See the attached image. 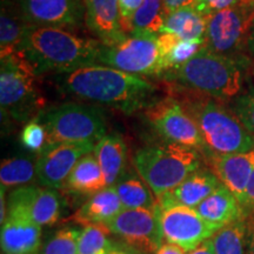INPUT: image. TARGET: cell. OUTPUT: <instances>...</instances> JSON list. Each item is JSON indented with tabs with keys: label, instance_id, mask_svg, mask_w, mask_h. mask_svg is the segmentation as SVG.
<instances>
[{
	"label": "cell",
	"instance_id": "32",
	"mask_svg": "<svg viewBox=\"0 0 254 254\" xmlns=\"http://www.w3.org/2000/svg\"><path fill=\"white\" fill-rule=\"evenodd\" d=\"M81 230L64 227L43 244L40 254H78V239Z\"/></svg>",
	"mask_w": 254,
	"mask_h": 254
},
{
	"label": "cell",
	"instance_id": "8",
	"mask_svg": "<svg viewBox=\"0 0 254 254\" xmlns=\"http://www.w3.org/2000/svg\"><path fill=\"white\" fill-rule=\"evenodd\" d=\"M254 21V0L222 9L208 18L206 46L219 55L243 60L251 27Z\"/></svg>",
	"mask_w": 254,
	"mask_h": 254
},
{
	"label": "cell",
	"instance_id": "25",
	"mask_svg": "<svg viewBox=\"0 0 254 254\" xmlns=\"http://www.w3.org/2000/svg\"><path fill=\"white\" fill-rule=\"evenodd\" d=\"M208 18L195 7L178 9L167 13L161 34H173L183 40H206Z\"/></svg>",
	"mask_w": 254,
	"mask_h": 254
},
{
	"label": "cell",
	"instance_id": "33",
	"mask_svg": "<svg viewBox=\"0 0 254 254\" xmlns=\"http://www.w3.org/2000/svg\"><path fill=\"white\" fill-rule=\"evenodd\" d=\"M228 107L254 136V84H250L246 90H243L240 94L233 98Z\"/></svg>",
	"mask_w": 254,
	"mask_h": 254
},
{
	"label": "cell",
	"instance_id": "19",
	"mask_svg": "<svg viewBox=\"0 0 254 254\" xmlns=\"http://www.w3.org/2000/svg\"><path fill=\"white\" fill-rule=\"evenodd\" d=\"M41 226L24 215H7L1 225L2 254H40Z\"/></svg>",
	"mask_w": 254,
	"mask_h": 254
},
{
	"label": "cell",
	"instance_id": "17",
	"mask_svg": "<svg viewBox=\"0 0 254 254\" xmlns=\"http://www.w3.org/2000/svg\"><path fill=\"white\" fill-rule=\"evenodd\" d=\"M220 185L221 183L211 170L200 168L196 172L190 174L180 185L155 199L160 209L172 207L195 209Z\"/></svg>",
	"mask_w": 254,
	"mask_h": 254
},
{
	"label": "cell",
	"instance_id": "16",
	"mask_svg": "<svg viewBox=\"0 0 254 254\" xmlns=\"http://www.w3.org/2000/svg\"><path fill=\"white\" fill-rule=\"evenodd\" d=\"M208 166L225 187L233 193L240 206L245 199L246 190L254 170V148L245 153H206Z\"/></svg>",
	"mask_w": 254,
	"mask_h": 254
},
{
	"label": "cell",
	"instance_id": "24",
	"mask_svg": "<svg viewBox=\"0 0 254 254\" xmlns=\"http://www.w3.org/2000/svg\"><path fill=\"white\" fill-rule=\"evenodd\" d=\"M63 189L69 193L93 195L106 189V182L94 153L82 157L73 168Z\"/></svg>",
	"mask_w": 254,
	"mask_h": 254
},
{
	"label": "cell",
	"instance_id": "28",
	"mask_svg": "<svg viewBox=\"0 0 254 254\" xmlns=\"http://www.w3.org/2000/svg\"><path fill=\"white\" fill-rule=\"evenodd\" d=\"M249 228L246 218L243 217L215 232L211 238L214 254H247Z\"/></svg>",
	"mask_w": 254,
	"mask_h": 254
},
{
	"label": "cell",
	"instance_id": "31",
	"mask_svg": "<svg viewBox=\"0 0 254 254\" xmlns=\"http://www.w3.org/2000/svg\"><path fill=\"white\" fill-rule=\"evenodd\" d=\"M111 231L106 225L84 226L78 239V254H104L114 244L109 239Z\"/></svg>",
	"mask_w": 254,
	"mask_h": 254
},
{
	"label": "cell",
	"instance_id": "2",
	"mask_svg": "<svg viewBox=\"0 0 254 254\" xmlns=\"http://www.w3.org/2000/svg\"><path fill=\"white\" fill-rule=\"evenodd\" d=\"M101 46L98 39L78 37L65 28L31 26L18 53L38 77L47 73L64 74L97 65Z\"/></svg>",
	"mask_w": 254,
	"mask_h": 254
},
{
	"label": "cell",
	"instance_id": "38",
	"mask_svg": "<svg viewBox=\"0 0 254 254\" xmlns=\"http://www.w3.org/2000/svg\"><path fill=\"white\" fill-rule=\"evenodd\" d=\"M196 1L198 0H163V4L167 13H171L182 8L195 7Z\"/></svg>",
	"mask_w": 254,
	"mask_h": 254
},
{
	"label": "cell",
	"instance_id": "14",
	"mask_svg": "<svg viewBox=\"0 0 254 254\" xmlns=\"http://www.w3.org/2000/svg\"><path fill=\"white\" fill-rule=\"evenodd\" d=\"M62 213V199L57 190L39 186L14 189L8 196L7 215H24L39 226H52Z\"/></svg>",
	"mask_w": 254,
	"mask_h": 254
},
{
	"label": "cell",
	"instance_id": "11",
	"mask_svg": "<svg viewBox=\"0 0 254 254\" xmlns=\"http://www.w3.org/2000/svg\"><path fill=\"white\" fill-rule=\"evenodd\" d=\"M160 212L158 204L154 208H124L106 226L127 246L145 254L155 253L164 243Z\"/></svg>",
	"mask_w": 254,
	"mask_h": 254
},
{
	"label": "cell",
	"instance_id": "41",
	"mask_svg": "<svg viewBox=\"0 0 254 254\" xmlns=\"http://www.w3.org/2000/svg\"><path fill=\"white\" fill-rule=\"evenodd\" d=\"M189 254H214L213 251V246H212L211 239L206 240L205 243H202L198 249H195L192 252H190Z\"/></svg>",
	"mask_w": 254,
	"mask_h": 254
},
{
	"label": "cell",
	"instance_id": "21",
	"mask_svg": "<svg viewBox=\"0 0 254 254\" xmlns=\"http://www.w3.org/2000/svg\"><path fill=\"white\" fill-rule=\"evenodd\" d=\"M94 155L103 171L106 187H114L124 178L127 147L119 133L106 134L95 144Z\"/></svg>",
	"mask_w": 254,
	"mask_h": 254
},
{
	"label": "cell",
	"instance_id": "20",
	"mask_svg": "<svg viewBox=\"0 0 254 254\" xmlns=\"http://www.w3.org/2000/svg\"><path fill=\"white\" fill-rule=\"evenodd\" d=\"M124 209L114 187H106L91 195L68 221L78 225H106Z\"/></svg>",
	"mask_w": 254,
	"mask_h": 254
},
{
	"label": "cell",
	"instance_id": "40",
	"mask_svg": "<svg viewBox=\"0 0 254 254\" xmlns=\"http://www.w3.org/2000/svg\"><path fill=\"white\" fill-rule=\"evenodd\" d=\"M6 189L4 186L0 187V224H4L7 219V202L5 199Z\"/></svg>",
	"mask_w": 254,
	"mask_h": 254
},
{
	"label": "cell",
	"instance_id": "39",
	"mask_svg": "<svg viewBox=\"0 0 254 254\" xmlns=\"http://www.w3.org/2000/svg\"><path fill=\"white\" fill-rule=\"evenodd\" d=\"M184 249L180 246L174 245L171 243H163V245L159 247V250L155 252V254H189Z\"/></svg>",
	"mask_w": 254,
	"mask_h": 254
},
{
	"label": "cell",
	"instance_id": "4",
	"mask_svg": "<svg viewBox=\"0 0 254 254\" xmlns=\"http://www.w3.org/2000/svg\"><path fill=\"white\" fill-rule=\"evenodd\" d=\"M243 60L219 55L205 45L184 65L168 69L160 77L167 84L226 101L243 91Z\"/></svg>",
	"mask_w": 254,
	"mask_h": 254
},
{
	"label": "cell",
	"instance_id": "13",
	"mask_svg": "<svg viewBox=\"0 0 254 254\" xmlns=\"http://www.w3.org/2000/svg\"><path fill=\"white\" fill-rule=\"evenodd\" d=\"M160 225L164 241L180 246L187 252L198 249L220 230L200 217L194 208L189 207L161 209Z\"/></svg>",
	"mask_w": 254,
	"mask_h": 254
},
{
	"label": "cell",
	"instance_id": "36",
	"mask_svg": "<svg viewBox=\"0 0 254 254\" xmlns=\"http://www.w3.org/2000/svg\"><path fill=\"white\" fill-rule=\"evenodd\" d=\"M240 1L241 0H198L195 9L206 17H211L212 14L220 12L222 9L236 6Z\"/></svg>",
	"mask_w": 254,
	"mask_h": 254
},
{
	"label": "cell",
	"instance_id": "7",
	"mask_svg": "<svg viewBox=\"0 0 254 254\" xmlns=\"http://www.w3.org/2000/svg\"><path fill=\"white\" fill-rule=\"evenodd\" d=\"M45 127L47 144L91 142L106 135V117L100 107L81 103H63L44 109L36 118Z\"/></svg>",
	"mask_w": 254,
	"mask_h": 254
},
{
	"label": "cell",
	"instance_id": "22",
	"mask_svg": "<svg viewBox=\"0 0 254 254\" xmlns=\"http://www.w3.org/2000/svg\"><path fill=\"white\" fill-rule=\"evenodd\" d=\"M30 25L21 12L20 5L12 0H1L0 14V57L7 58L19 52Z\"/></svg>",
	"mask_w": 254,
	"mask_h": 254
},
{
	"label": "cell",
	"instance_id": "30",
	"mask_svg": "<svg viewBox=\"0 0 254 254\" xmlns=\"http://www.w3.org/2000/svg\"><path fill=\"white\" fill-rule=\"evenodd\" d=\"M34 180H37V161L26 157L2 160L0 166V183L6 190L28 186Z\"/></svg>",
	"mask_w": 254,
	"mask_h": 254
},
{
	"label": "cell",
	"instance_id": "5",
	"mask_svg": "<svg viewBox=\"0 0 254 254\" xmlns=\"http://www.w3.org/2000/svg\"><path fill=\"white\" fill-rule=\"evenodd\" d=\"M133 164L138 176L158 198L200 170L201 154L195 148L165 141L139 148Z\"/></svg>",
	"mask_w": 254,
	"mask_h": 254
},
{
	"label": "cell",
	"instance_id": "15",
	"mask_svg": "<svg viewBox=\"0 0 254 254\" xmlns=\"http://www.w3.org/2000/svg\"><path fill=\"white\" fill-rule=\"evenodd\" d=\"M21 12L32 26L71 30L85 20L84 0H19Z\"/></svg>",
	"mask_w": 254,
	"mask_h": 254
},
{
	"label": "cell",
	"instance_id": "46",
	"mask_svg": "<svg viewBox=\"0 0 254 254\" xmlns=\"http://www.w3.org/2000/svg\"><path fill=\"white\" fill-rule=\"evenodd\" d=\"M252 77H253V79H254V68L252 69Z\"/></svg>",
	"mask_w": 254,
	"mask_h": 254
},
{
	"label": "cell",
	"instance_id": "26",
	"mask_svg": "<svg viewBox=\"0 0 254 254\" xmlns=\"http://www.w3.org/2000/svg\"><path fill=\"white\" fill-rule=\"evenodd\" d=\"M157 40L163 73L184 65L206 45V40H183L168 33L160 34Z\"/></svg>",
	"mask_w": 254,
	"mask_h": 254
},
{
	"label": "cell",
	"instance_id": "42",
	"mask_svg": "<svg viewBox=\"0 0 254 254\" xmlns=\"http://www.w3.org/2000/svg\"><path fill=\"white\" fill-rule=\"evenodd\" d=\"M246 51H247V53L252 57V58H254V21L252 24V27H251L249 39H247Z\"/></svg>",
	"mask_w": 254,
	"mask_h": 254
},
{
	"label": "cell",
	"instance_id": "27",
	"mask_svg": "<svg viewBox=\"0 0 254 254\" xmlns=\"http://www.w3.org/2000/svg\"><path fill=\"white\" fill-rule=\"evenodd\" d=\"M167 12L163 0H144L135 12L128 36L157 38L163 31Z\"/></svg>",
	"mask_w": 254,
	"mask_h": 254
},
{
	"label": "cell",
	"instance_id": "45",
	"mask_svg": "<svg viewBox=\"0 0 254 254\" xmlns=\"http://www.w3.org/2000/svg\"><path fill=\"white\" fill-rule=\"evenodd\" d=\"M118 249H119V246L113 245V246H112V249L107 251V252H105L104 254H118Z\"/></svg>",
	"mask_w": 254,
	"mask_h": 254
},
{
	"label": "cell",
	"instance_id": "9",
	"mask_svg": "<svg viewBox=\"0 0 254 254\" xmlns=\"http://www.w3.org/2000/svg\"><path fill=\"white\" fill-rule=\"evenodd\" d=\"M158 37L128 36L125 40L100 49L98 64L133 75H161Z\"/></svg>",
	"mask_w": 254,
	"mask_h": 254
},
{
	"label": "cell",
	"instance_id": "18",
	"mask_svg": "<svg viewBox=\"0 0 254 254\" xmlns=\"http://www.w3.org/2000/svg\"><path fill=\"white\" fill-rule=\"evenodd\" d=\"M85 23L105 46L119 44L127 34L122 26L118 0H84Z\"/></svg>",
	"mask_w": 254,
	"mask_h": 254
},
{
	"label": "cell",
	"instance_id": "29",
	"mask_svg": "<svg viewBox=\"0 0 254 254\" xmlns=\"http://www.w3.org/2000/svg\"><path fill=\"white\" fill-rule=\"evenodd\" d=\"M114 189L124 208H154L157 206L153 192L140 177H124Z\"/></svg>",
	"mask_w": 254,
	"mask_h": 254
},
{
	"label": "cell",
	"instance_id": "3",
	"mask_svg": "<svg viewBox=\"0 0 254 254\" xmlns=\"http://www.w3.org/2000/svg\"><path fill=\"white\" fill-rule=\"evenodd\" d=\"M168 93L196 124L207 150L205 153H245L254 148V136L221 100L173 84H168Z\"/></svg>",
	"mask_w": 254,
	"mask_h": 254
},
{
	"label": "cell",
	"instance_id": "12",
	"mask_svg": "<svg viewBox=\"0 0 254 254\" xmlns=\"http://www.w3.org/2000/svg\"><path fill=\"white\" fill-rule=\"evenodd\" d=\"M91 142H51L37 158V180L43 187L62 189L82 157L94 151Z\"/></svg>",
	"mask_w": 254,
	"mask_h": 254
},
{
	"label": "cell",
	"instance_id": "34",
	"mask_svg": "<svg viewBox=\"0 0 254 254\" xmlns=\"http://www.w3.org/2000/svg\"><path fill=\"white\" fill-rule=\"evenodd\" d=\"M20 142L26 150L40 153L47 145L45 127L36 119L27 123L20 133Z\"/></svg>",
	"mask_w": 254,
	"mask_h": 254
},
{
	"label": "cell",
	"instance_id": "43",
	"mask_svg": "<svg viewBox=\"0 0 254 254\" xmlns=\"http://www.w3.org/2000/svg\"><path fill=\"white\" fill-rule=\"evenodd\" d=\"M247 254H254V222L249 228V243H247Z\"/></svg>",
	"mask_w": 254,
	"mask_h": 254
},
{
	"label": "cell",
	"instance_id": "10",
	"mask_svg": "<svg viewBox=\"0 0 254 254\" xmlns=\"http://www.w3.org/2000/svg\"><path fill=\"white\" fill-rule=\"evenodd\" d=\"M146 120L165 141L206 152V145L196 124L173 97L155 100L144 110Z\"/></svg>",
	"mask_w": 254,
	"mask_h": 254
},
{
	"label": "cell",
	"instance_id": "44",
	"mask_svg": "<svg viewBox=\"0 0 254 254\" xmlns=\"http://www.w3.org/2000/svg\"><path fill=\"white\" fill-rule=\"evenodd\" d=\"M118 254H145V253H142V252H140V251H138V250H134V249H132V247H129V246H119V249H118Z\"/></svg>",
	"mask_w": 254,
	"mask_h": 254
},
{
	"label": "cell",
	"instance_id": "35",
	"mask_svg": "<svg viewBox=\"0 0 254 254\" xmlns=\"http://www.w3.org/2000/svg\"><path fill=\"white\" fill-rule=\"evenodd\" d=\"M118 1L120 18H122V26L125 33L128 36L129 32H131L133 17H134L135 12L140 8L144 0H118Z\"/></svg>",
	"mask_w": 254,
	"mask_h": 254
},
{
	"label": "cell",
	"instance_id": "1",
	"mask_svg": "<svg viewBox=\"0 0 254 254\" xmlns=\"http://www.w3.org/2000/svg\"><path fill=\"white\" fill-rule=\"evenodd\" d=\"M52 81L64 94L107 105L126 114L150 106L158 91L144 78L99 64L56 74Z\"/></svg>",
	"mask_w": 254,
	"mask_h": 254
},
{
	"label": "cell",
	"instance_id": "37",
	"mask_svg": "<svg viewBox=\"0 0 254 254\" xmlns=\"http://www.w3.org/2000/svg\"><path fill=\"white\" fill-rule=\"evenodd\" d=\"M241 208H243L244 217H247L251 212L254 211V170L252 172V176H251L249 186H247L246 190L245 199H244Z\"/></svg>",
	"mask_w": 254,
	"mask_h": 254
},
{
	"label": "cell",
	"instance_id": "23",
	"mask_svg": "<svg viewBox=\"0 0 254 254\" xmlns=\"http://www.w3.org/2000/svg\"><path fill=\"white\" fill-rule=\"evenodd\" d=\"M195 211L206 221L219 228L244 217L238 199L222 184L195 208Z\"/></svg>",
	"mask_w": 254,
	"mask_h": 254
},
{
	"label": "cell",
	"instance_id": "6",
	"mask_svg": "<svg viewBox=\"0 0 254 254\" xmlns=\"http://www.w3.org/2000/svg\"><path fill=\"white\" fill-rule=\"evenodd\" d=\"M37 74L19 53L1 59L0 105L2 118L30 123L44 110L43 94L37 85Z\"/></svg>",
	"mask_w": 254,
	"mask_h": 254
}]
</instances>
